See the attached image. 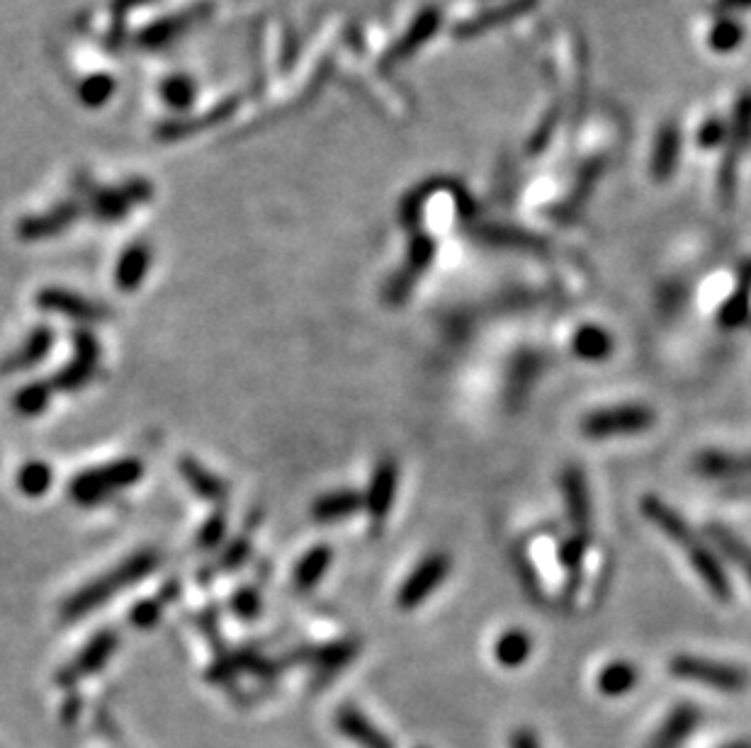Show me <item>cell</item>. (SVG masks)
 I'll return each instance as SVG.
<instances>
[{
    "label": "cell",
    "instance_id": "6da1fadb",
    "mask_svg": "<svg viewBox=\"0 0 751 748\" xmlns=\"http://www.w3.org/2000/svg\"><path fill=\"white\" fill-rule=\"evenodd\" d=\"M158 564H161V557H158L156 549H144V552L124 559L120 566H115L112 571L83 586L78 593H73L61 608V617L64 620H81L88 612H93L110 598H115L117 593H122L127 586H134L141 578L154 574Z\"/></svg>",
    "mask_w": 751,
    "mask_h": 748
},
{
    "label": "cell",
    "instance_id": "7a4b0ae2",
    "mask_svg": "<svg viewBox=\"0 0 751 748\" xmlns=\"http://www.w3.org/2000/svg\"><path fill=\"white\" fill-rule=\"evenodd\" d=\"M141 476H144V464L137 457H124L78 474L69 484V496L78 506H98V503L115 496L117 491L137 484Z\"/></svg>",
    "mask_w": 751,
    "mask_h": 748
},
{
    "label": "cell",
    "instance_id": "3957f363",
    "mask_svg": "<svg viewBox=\"0 0 751 748\" xmlns=\"http://www.w3.org/2000/svg\"><path fill=\"white\" fill-rule=\"evenodd\" d=\"M654 411L645 404H618L596 408L581 418V433L591 440H608L618 435H637L654 425Z\"/></svg>",
    "mask_w": 751,
    "mask_h": 748
},
{
    "label": "cell",
    "instance_id": "277c9868",
    "mask_svg": "<svg viewBox=\"0 0 751 748\" xmlns=\"http://www.w3.org/2000/svg\"><path fill=\"white\" fill-rule=\"evenodd\" d=\"M671 676L703 683L708 688L720 690V693H742L749 685V673L744 668L732 666V663L705 659V656L679 654L669 661Z\"/></svg>",
    "mask_w": 751,
    "mask_h": 748
},
{
    "label": "cell",
    "instance_id": "5b68a950",
    "mask_svg": "<svg viewBox=\"0 0 751 748\" xmlns=\"http://www.w3.org/2000/svg\"><path fill=\"white\" fill-rule=\"evenodd\" d=\"M453 569V559L445 552H431L428 557H423L416 569L411 571L409 578L402 583L397 593V605L399 610H414L419 608L423 600L431 598L436 593V588L445 578L450 576Z\"/></svg>",
    "mask_w": 751,
    "mask_h": 748
},
{
    "label": "cell",
    "instance_id": "8992f818",
    "mask_svg": "<svg viewBox=\"0 0 751 748\" xmlns=\"http://www.w3.org/2000/svg\"><path fill=\"white\" fill-rule=\"evenodd\" d=\"M397 484H399V467L392 457L380 459V464L372 472L370 486L363 496L367 515L372 520V530H380L385 525L389 510L394 506V498H397Z\"/></svg>",
    "mask_w": 751,
    "mask_h": 748
},
{
    "label": "cell",
    "instance_id": "52a82bcc",
    "mask_svg": "<svg viewBox=\"0 0 751 748\" xmlns=\"http://www.w3.org/2000/svg\"><path fill=\"white\" fill-rule=\"evenodd\" d=\"M559 486H562L564 508H567L574 532L591 535V491L584 469L577 467V464L564 467V472L559 474Z\"/></svg>",
    "mask_w": 751,
    "mask_h": 748
},
{
    "label": "cell",
    "instance_id": "ba28073f",
    "mask_svg": "<svg viewBox=\"0 0 751 748\" xmlns=\"http://www.w3.org/2000/svg\"><path fill=\"white\" fill-rule=\"evenodd\" d=\"M115 646H117V634L115 632H110V629H103V632H98L86 646H83L81 654H78L76 659H73L69 666H66L64 671L59 673V683L71 685V683H76V680L98 673L100 668H103L107 663V659L112 656Z\"/></svg>",
    "mask_w": 751,
    "mask_h": 748
},
{
    "label": "cell",
    "instance_id": "9c48e42d",
    "mask_svg": "<svg viewBox=\"0 0 751 748\" xmlns=\"http://www.w3.org/2000/svg\"><path fill=\"white\" fill-rule=\"evenodd\" d=\"M37 304L42 306L44 311H54V314L69 316L73 321H83V323H100L107 319V309L105 306L90 302V299L81 297V294L69 292V289H44L39 292Z\"/></svg>",
    "mask_w": 751,
    "mask_h": 748
},
{
    "label": "cell",
    "instance_id": "30bf717a",
    "mask_svg": "<svg viewBox=\"0 0 751 748\" xmlns=\"http://www.w3.org/2000/svg\"><path fill=\"white\" fill-rule=\"evenodd\" d=\"M431 260H433L431 238H426V236L416 238V241L411 243L409 263H406V268L402 272H397V275H394V280L389 282L387 289H385L387 304H392V306L404 304L406 297L411 294V289H414V285H416V277H419L421 272L428 270Z\"/></svg>",
    "mask_w": 751,
    "mask_h": 748
},
{
    "label": "cell",
    "instance_id": "8fae6325",
    "mask_svg": "<svg viewBox=\"0 0 751 748\" xmlns=\"http://www.w3.org/2000/svg\"><path fill=\"white\" fill-rule=\"evenodd\" d=\"M54 340H56V333L49 326L32 328L18 348L3 357V362H0V374L22 372V370H30V367L39 365V362L49 355V350L54 348Z\"/></svg>",
    "mask_w": 751,
    "mask_h": 748
},
{
    "label": "cell",
    "instance_id": "7c38bea8",
    "mask_svg": "<svg viewBox=\"0 0 751 748\" xmlns=\"http://www.w3.org/2000/svg\"><path fill=\"white\" fill-rule=\"evenodd\" d=\"M336 729L360 748H394L392 739L375 727L358 707L341 705L336 712Z\"/></svg>",
    "mask_w": 751,
    "mask_h": 748
},
{
    "label": "cell",
    "instance_id": "4fadbf2b",
    "mask_svg": "<svg viewBox=\"0 0 751 748\" xmlns=\"http://www.w3.org/2000/svg\"><path fill=\"white\" fill-rule=\"evenodd\" d=\"M363 508V493L353 489H338L316 498L312 506V515L319 523H338V520L353 518V515H358Z\"/></svg>",
    "mask_w": 751,
    "mask_h": 748
},
{
    "label": "cell",
    "instance_id": "5bb4252c",
    "mask_svg": "<svg viewBox=\"0 0 751 748\" xmlns=\"http://www.w3.org/2000/svg\"><path fill=\"white\" fill-rule=\"evenodd\" d=\"M696 469L708 479H732V476L751 474V452L747 455H730L720 450H705L696 457Z\"/></svg>",
    "mask_w": 751,
    "mask_h": 748
},
{
    "label": "cell",
    "instance_id": "9a60e30c",
    "mask_svg": "<svg viewBox=\"0 0 751 748\" xmlns=\"http://www.w3.org/2000/svg\"><path fill=\"white\" fill-rule=\"evenodd\" d=\"M613 336L603 326L586 323L572 338V353L584 362H603L613 353Z\"/></svg>",
    "mask_w": 751,
    "mask_h": 748
},
{
    "label": "cell",
    "instance_id": "2e32d148",
    "mask_svg": "<svg viewBox=\"0 0 751 748\" xmlns=\"http://www.w3.org/2000/svg\"><path fill=\"white\" fill-rule=\"evenodd\" d=\"M698 719H700L698 707L683 702V705L676 707V710L666 717V722L662 724V729H659V734L654 736L652 748H679L681 741L686 739L693 729H696Z\"/></svg>",
    "mask_w": 751,
    "mask_h": 748
},
{
    "label": "cell",
    "instance_id": "e0dca14e",
    "mask_svg": "<svg viewBox=\"0 0 751 748\" xmlns=\"http://www.w3.org/2000/svg\"><path fill=\"white\" fill-rule=\"evenodd\" d=\"M180 474H183V479L188 481L190 489H193L200 498H205V501L224 503L229 498V486L224 484L219 476L207 472V469L202 467L200 462H195V459H190V457L180 459Z\"/></svg>",
    "mask_w": 751,
    "mask_h": 748
},
{
    "label": "cell",
    "instance_id": "ac0fdd59",
    "mask_svg": "<svg viewBox=\"0 0 751 748\" xmlns=\"http://www.w3.org/2000/svg\"><path fill=\"white\" fill-rule=\"evenodd\" d=\"M708 537L713 540V544L725 554L732 564H737L742 569V574L747 576V581L751 583V547L737 532H732L730 527L720 525V523H710L708 525Z\"/></svg>",
    "mask_w": 751,
    "mask_h": 748
},
{
    "label": "cell",
    "instance_id": "d6986e66",
    "mask_svg": "<svg viewBox=\"0 0 751 748\" xmlns=\"http://www.w3.org/2000/svg\"><path fill=\"white\" fill-rule=\"evenodd\" d=\"M333 561V549L329 544H316V547L309 549L302 559H299L297 569H295V586L299 591H312L316 583L326 576Z\"/></svg>",
    "mask_w": 751,
    "mask_h": 748
},
{
    "label": "cell",
    "instance_id": "ffe728a7",
    "mask_svg": "<svg viewBox=\"0 0 751 748\" xmlns=\"http://www.w3.org/2000/svg\"><path fill=\"white\" fill-rule=\"evenodd\" d=\"M637 683H640V671L630 661H611L596 678L598 690L606 697L628 695Z\"/></svg>",
    "mask_w": 751,
    "mask_h": 748
},
{
    "label": "cell",
    "instance_id": "44dd1931",
    "mask_svg": "<svg viewBox=\"0 0 751 748\" xmlns=\"http://www.w3.org/2000/svg\"><path fill=\"white\" fill-rule=\"evenodd\" d=\"M533 654V639L525 629H508L494 644V659L504 668H518Z\"/></svg>",
    "mask_w": 751,
    "mask_h": 748
},
{
    "label": "cell",
    "instance_id": "7402d4cb",
    "mask_svg": "<svg viewBox=\"0 0 751 748\" xmlns=\"http://www.w3.org/2000/svg\"><path fill=\"white\" fill-rule=\"evenodd\" d=\"M146 268H149V253H146V248H129L120 260V265H117V287L124 289V292L137 289L141 280H144Z\"/></svg>",
    "mask_w": 751,
    "mask_h": 748
},
{
    "label": "cell",
    "instance_id": "603a6c76",
    "mask_svg": "<svg viewBox=\"0 0 751 748\" xmlns=\"http://www.w3.org/2000/svg\"><path fill=\"white\" fill-rule=\"evenodd\" d=\"M175 598H178V583H168V586L163 588L158 598L141 600V603L134 605V610L129 612V622H132V625L139 627V629L151 627L158 620V617H161V612H163V608H166V603H171V600H175Z\"/></svg>",
    "mask_w": 751,
    "mask_h": 748
},
{
    "label": "cell",
    "instance_id": "cb8c5ba5",
    "mask_svg": "<svg viewBox=\"0 0 751 748\" xmlns=\"http://www.w3.org/2000/svg\"><path fill=\"white\" fill-rule=\"evenodd\" d=\"M586 549H589V535H579V532H574V535H569L567 540H562V544H559V564L572 576L569 593H574V588H577V576L581 571V564H584Z\"/></svg>",
    "mask_w": 751,
    "mask_h": 748
},
{
    "label": "cell",
    "instance_id": "d4e9b609",
    "mask_svg": "<svg viewBox=\"0 0 751 748\" xmlns=\"http://www.w3.org/2000/svg\"><path fill=\"white\" fill-rule=\"evenodd\" d=\"M54 481V472L49 464L44 462H27L18 472V486L25 496L39 498L49 491Z\"/></svg>",
    "mask_w": 751,
    "mask_h": 748
},
{
    "label": "cell",
    "instance_id": "484cf974",
    "mask_svg": "<svg viewBox=\"0 0 751 748\" xmlns=\"http://www.w3.org/2000/svg\"><path fill=\"white\" fill-rule=\"evenodd\" d=\"M52 382H32L27 387H22L18 394H15V411L22 413V416H37L47 408L49 399H52Z\"/></svg>",
    "mask_w": 751,
    "mask_h": 748
},
{
    "label": "cell",
    "instance_id": "4316f807",
    "mask_svg": "<svg viewBox=\"0 0 751 748\" xmlns=\"http://www.w3.org/2000/svg\"><path fill=\"white\" fill-rule=\"evenodd\" d=\"M95 367H98V365H93V362H86V360H78V357H73L69 365H64L59 372H56V377L52 379V387L61 389V391L83 389L90 382V379H93Z\"/></svg>",
    "mask_w": 751,
    "mask_h": 748
},
{
    "label": "cell",
    "instance_id": "83f0119b",
    "mask_svg": "<svg viewBox=\"0 0 751 748\" xmlns=\"http://www.w3.org/2000/svg\"><path fill=\"white\" fill-rule=\"evenodd\" d=\"M540 372V362L538 355L528 353L523 355L521 360H516L511 370V379H508V399H521V394L528 391V384H533V379L538 377Z\"/></svg>",
    "mask_w": 751,
    "mask_h": 748
},
{
    "label": "cell",
    "instance_id": "f1b7e54d",
    "mask_svg": "<svg viewBox=\"0 0 751 748\" xmlns=\"http://www.w3.org/2000/svg\"><path fill=\"white\" fill-rule=\"evenodd\" d=\"M358 654V644L353 642H336L329 646H321V649L314 651V661L321 671H338L341 666L353 659Z\"/></svg>",
    "mask_w": 751,
    "mask_h": 748
},
{
    "label": "cell",
    "instance_id": "f546056e",
    "mask_svg": "<svg viewBox=\"0 0 751 748\" xmlns=\"http://www.w3.org/2000/svg\"><path fill=\"white\" fill-rule=\"evenodd\" d=\"M749 319V289H739L727 299L725 306L720 309V323L725 328H737Z\"/></svg>",
    "mask_w": 751,
    "mask_h": 748
},
{
    "label": "cell",
    "instance_id": "4dcf8cb0",
    "mask_svg": "<svg viewBox=\"0 0 751 748\" xmlns=\"http://www.w3.org/2000/svg\"><path fill=\"white\" fill-rule=\"evenodd\" d=\"M71 338H73V357L98 365L100 345H98V340H95V336H90L88 331L78 328V331H73Z\"/></svg>",
    "mask_w": 751,
    "mask_h": 748
},
{
    "label": "cell",
    "instance_id": "1f68e13d",
    "mask_svg": "<svg viewBox=\"0 0 751 748\" xmlns=\"http://www.w3.org/2000/svg\"><path fill=\"white\" fill-rule=\"evenodd\" d=\"M231 605H234L236 615L244 617V620H253V617L261 615V595L253 591V588H241L234 595V600H231Z\"/></svg>",
    "mask_w": 751,
    "mask_h": 748
},
{
    "label": "cell",
    "instance_id": "d6a6232c",
    "mask_svg": "<svg viewBox=\"0 0 751 748\" xmlns=\"http://www.w3.org/2000/svg\"><path fill=\"white\" fill-rule=\"evenodd\" d=\"M224 532H227V518H224V515H212V518L202 525L200 544L205 549L217 547V544L224 540Z\"/></svg>",
    "mask_w": 751,
    "mask_h": 748
},
{
    "label": "cell",
    "instance_id": "836d02e7",
    "mask_svg": "<svg viewBox=\"0 0 751 748\" xmlns=\"http://www.w3.org/2000/svg\"><path fill=\"white\" fill-rule=\"evenodd\" d=\"M248 554H251V544H248V540H236L222 557V566L224 569H236V566L244 564Z\"/></svg>",
    "mask_w": 751,
    "mask_h": 748
},
{
    "label": "cell",
    "instance_id": "e575fe53",
    "mask_svg": "<svg viewBox=\"0 0 751 748\" xmlns=\"http://www.w3.org/2000/svg\"><path fill=\"white\" fill-rule=\"evenodd\" d=\"M511 748H542L538 736L530 729H516L511 734Z\"/></svg>",
    "mask_w": 751,
    "mask_h": 748
},
{
    "label": "cell",
    "instance_id": "d590c367",
    "mask_svg": "<svg viewBox=\"0 0 751 748\" xmlns=\"http://www.w3.org/2000/svg\"><path fill=\"white\" fill-rule=\"evenodd\" d=\"M732 496H749L751 498V484L749 486H737V489H732Z\"/></svg>",
    "mask_w": 751,
    "mask_h": 748
},
{
    "label": "cell",
    "instance_id": "8d00e7d4",
    "mask_svg": "<svg viewBox=\"0 0 751 748\" xmlns=\"http://www.w3.org/2000/svg\"><path fill=\"white\" fill-rule=\"evenodd\" d=\"M727 748H751V744H747V741H739V744H730Z\"/></svg>",
    "mask_w": 751,
    "mask_h": 748
}]
</instances>
